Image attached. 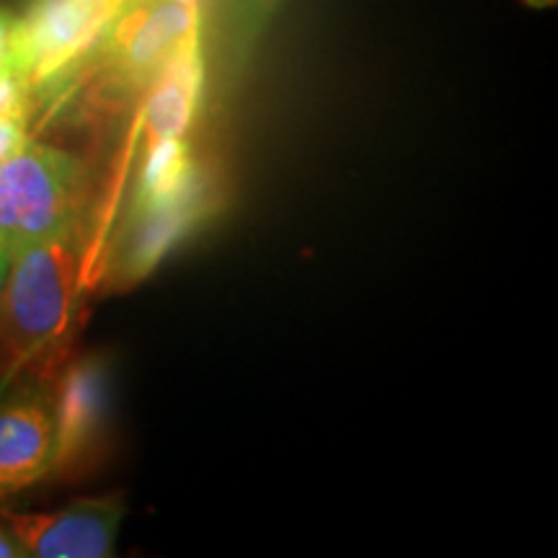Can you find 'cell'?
Instances as JSON below:
<instances>
[{
    "instance_id": "cell-5",
    "label": "cell",
    "mask_w": 558,
    "mask_h": 558,
    "mask_svg": "<svg viewBox=\"0 0 558 558\" xmlns=\"http://www.w3.org/2000/svg\"><path fill=\"white\" fill-rule=\"evenodd\" d=\"M120 5L122 0H21L19 78L29 96L88 52Z\"/></svg>"
},
{
    "instance_id": "cell-12",
    "label": "cell",
    "mask_w": 558,
    "mask_h": 558,
    "mask_svg": "<svg viewBox=\"0 0 558 558\" xmlns=\"http://www.w3.org/2000/svg\"><path fill=\"white\" fill-rule=\"evenodd\" d=\"M11 262H13V256L3 254V251H0V290H3L5 277H9V267H11Z\"/></svg>"
},
{
    "instance_id": "cell-7",
    "label": "cell",
    "mask_w": 558,
    "mask_h": 558,
    "mask_svg": "<svg viewBox=\"0 0 558 558\" xmlns=\"http://www.w3.org/2000/svg\"><path fill=\"white\" fill-rule=\"evenodd\" d=\"M207 96L205 41L179 54L145 90L132 117L135 145L190 140Z\"/></svg>"
},
{
    "instance_id": "cell-8",
    "label": "cell",
    "mask_w": 558,
    "mask_h": 558,
    "mask_svg": "<svg viewBox=\"0 0 558 558\" xmlns=\"http://www.w3.org/2000/svg\"><path fill=\"white\" fill-rule=\"evenodd\" d=\"M284 0H209L205 11V58L215 54L222 88H233L254 60L256 47Z\"/></svg>"
},
{
    "instance_id": "cell-13",
    "label": "cell",
    "mask_w": 558,
    "mask_h": 558,
    "mask_svg": "<svg viewBox=\"0 0 558 558\" xmlns=\"http://www.w3.org/2000/svg\"><path fill=\"white\" fill-rule=\"evenodd\" d=\"M11 360H9V354L3 352V347H0V383H3L5 378H9L11 375Z\"/></svg>"
},
{
    "instance_id": "cell-2",
    "label": "cell",
    "mask_w": 558,
    "mask_h": 558,
    "mask_svg": "<svg viewBox=\"0 0 558 558\" xmlns=\"http://www.w3.org/2000/svg\"><path fill=\"white\" fill-rule=\"evenodd\" d=\"M96 179L86 160L29 135L0 160V251L90 233Z\"/></svg>"
},
{
    "instance_id": "cell-11",
    "label": "cell",
    "mask_w": 558,
    "mask_h": 558,
    "mask_svg": "<svg viewBox=\"0 0 558 558\" xmlns=\"http://www.w3.org/2000/svg\"><path fill=\"white\" fill-rule=\"evenodd\" d=\"M0 558H24L19 543L13 541V535L9 533V527H5L3 522H0Z\"/></svg>"
},
{
    "instance_id": "cell-4",
    "label": "cell",
    "mask_w": 558,
    "mask_h": 558,
    "mask_svg": "<svg viewBox=\"0 0 558 558\" xmlns=\"http://www.w3.org/2000/svg\"><path fill=\"white\" fill-rule=\"evenodd\" d=\"M58 369L32 362L0 383V505L50 476Z\"/></svg>"
},
{
    "instance_id": "cell-1",
    "label": "cell",
    "mask_w": 558,
    "mask_h": 558,
    "mask_svg": "<svg viewBox=\"0 0 558 558\" xmlns=\"http://www.w3.org/2000/svg\"><path fill=\"white\" fill-rule=\"evenodd\" d=\"M90 284V233L34 243L13 256L0 290V347L11 367L62 365Z\"/></svg>"
},
{
    "instance_id": "cell-15",
    "label": "cell",
    "mask_w": 558,
    "mask_h": 558,
    "mask_svg": "<svg viewBox=\"0 0 558 558\" xmlns=\"http://www.w3.org/2000/svg\"><path fill=\"white\" fill-rule=\"evenodd\" d=\"M194 3H199V5H202V11H207V5H209V0H194Z\"/></svg>"
},
{
    "instance_id": "cell-3",
    "label": "cell",
    "mask_w": 558,
    "mask_h": 558,
    "mask_svg": "<svg viewBox=\"0 0 558 558\" xmlns=\"http://www.w3.org/2000/svg\"><path fill=\"white\" fill-rule=\"evenodd\" d=\"M114 362L104 352L68 354L54 375V460L47 481H81L109 448Z\"/></svg>"
},
{
    "instance_id": "cell-6",
    "label": "cell",
    "mask_w": 558,
    "mask_h": 558,
    "mask_svg": "<svg viewBox=\"0 0 558 558\" xmlns=\"http://www.w3.org/2000/svg\"><path fill=\"white\" fill-rule=\"evenodd\" d=\"M128 512L122 494L83 497L58 512H21L0 505V522L9 527L24 558H107Z\"/></svg>"
},
{
    "instance_id": "cell-10",
    "label": "cell",
    "mask_w": 558,
    "mask_h": 558,
    "mask_svg": "<svg viewBox=\"0 0 558 558\" xmlns=\"http://www.w3.org/2000/svg\"><path fill=\"white\" fill-rule=\"evenodd\" d=\"M29 135V122L24 117H0V160L11 156Z\"/></svg>"
},
{
    "instance_id": "cell-14",
    "label": "cell",
    "mask_w": 558,
    "mask_h": 558,
    "mask_svg": "<svg viewBox=\"0 0 558 558\" xmlns=\"http://www.w3.org/2000/svg\"><path fill=\"white\" fill-rule=\"evenodd\" d=\"M522 3L530 9H550V5H556V0H522Z\"/></svg>"
},
{
    "instance_id": "cell-9",
    "label": "cell",
    "mask_w": 558,
    "mask_h": 558,
    "mask_svg": "<svg viewBox=\"0 0 558 558\" xmlns=\"http://www.w3.org/2000/svg\"><path fill=\"white\" fill-rule=\"evenodd\" d=\"M19 78V16L0 5V81Z\"/></svg>"
}]
</instances>
